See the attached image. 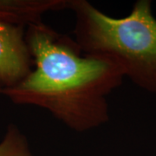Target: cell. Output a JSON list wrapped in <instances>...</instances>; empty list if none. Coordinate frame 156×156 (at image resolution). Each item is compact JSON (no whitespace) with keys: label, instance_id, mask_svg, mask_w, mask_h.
I'll return each instance as SVG.
<instances>
[{"label":"cell","instance_id":"1","mask_svg":"<svg viewBox=\"0 0 156 156\" xmlns=\"http://www.w3.org/2000/svg\"><path fill=\"white\" fill-rule=\"evenodd\" d=\"M25 40L35 69L16 86L0 89V95L46 109L79 133L109 121L108 96L124 79L116 64L85 56L75 39L44 22L28 25Z\"/></svg>","mask_w":156,"mask_h":156},{"label":"cell","instance_id":"2","mask_svg":"<svg viewBox=\"0 0 156 156\" xmlns=\"http://www.w3.org/2000/svg\"><path fill=\"white\" fill-rule=\"evenodd\" d=\"M74 39L85 56L116 64L138 87L156 95V18L149 0H138L128 16L114 17L87 0H71Z\"/></svg>","mask_w":156,"mask_h":156},{"label":"cell","instance_id":"3","mask_svg":"<svg viewBox=\"0 0 156 156\" xmlns=\"http://www.w3.org/2000/svg\"><path fill=\"white\" fill-rule=\"evenodd\" d=\"M26 27L0 23V89L16 86L32 71Z\"/></svg>","mask_w":156,"mask_h":156},{"label":"cell","instance_id":"4","mask_svg":"<svg viewBox=\"0 0 156 156\" xmlns=\"http://www.w3.org/2000/svg\"><path fill=\"white\" fill-rule=\"evenodd\" d=\"M71 0H0V23L27 27L47 12L69 9Z\"/></svg>","mask_w":156,"mask_h":156},{"label":"cell","instance_id":"5","mask_svg":"<svg viewBox=\"0 0 156 156\" xmlns=\"http://www.w3.org/2000/svg\"><path fill=\"white\" fill-rule=\"evenodd\" d=\"M0 156H33L26 136L14 124H10L0 142Z\"/></svg>","mask_w":156,"mask_h":156}]
</instances>
